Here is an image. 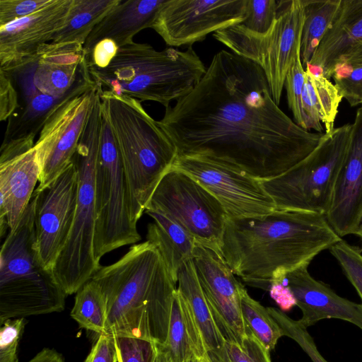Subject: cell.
I'll list each match as a JSON object with an SVG mask.
<instances>
[{
    "instance_id": "6da1fadb",
    "label": "cell",
    "mask_w": 362,
    "mask_h": 362,
    "mask_svg": "<svg viewBox=\"0 0 362 362\" xmlns=\"http://www.w3.org/2000/svg\"><path fill=\"white\" fill-rule=\"evenodd\" d=\"M178 156L206 158L259 180L308 156L323 133L298 126L275 103L263 69L230 51L216 53L197 85L159 121Z\"/></svg>"
},
{
    "instance_id": "7a4b0ae2",
    "label": "cell",
    "mask_w": 362,
    "mask_h": 362,
    "mask_svg": "<svg viewBox=\"0 0 362 362\" xmlns=\"http://www.w3.org/2000/svg\"><path fill=\"white\" fill-rule=\"evenodd\" d=\"M325 215L286 210L228 218L221 256L247 284L269 291L273 280L308 266L340 241Z\"/></svg>"
},
{
    "instance_id": "3957f363",
    "label": "cell",
    "mask_w": 362,
    "mask_h": 362,
    "mask_svg": "<svg viewBox=\"0 0 362 362\" xmlns=\"http://www.w3.org/2000/svg\"><path fill=\"white\" fill-rule=\"evenodd\" d=\"M106 303L105 334L165 342L176 283L150 242L134 244L118 261L91 278Z\"/></svg>"
},
{
    "instance_id": "277c9868",
    "label": "cell",
    "mask_w": 362,
    "mask_h": 362,
    "mask_svg": "<svg viewBox=\"0 0 362 362\" xmlns=\"http://www.w3.org/2000/svg\"><path fill=\"white\" fill-rule=\"evenodd\" d=\"M88 67L103 90L155 101L165 108L190 92L206 71L192 46L186 50L170 47L158 51L149 44L134 41L119 47L107 66Z\"/></svg>"
},
{
    "instance_id": "5b68a950",
    "label": "cell",
    "mask_w": 362,
    "mask_h": 362,
    "mask_svg": "<svg viewBox=\"0 0 362 362\" xmlns=\"http://www.w3.org/2000/svg\"><path fill=\"white\" fill-rule=\"evenodd\" d=\"M100 98L120 153L132 217L137 223L157 185L172 168L177 151L159 121L147 113L141 101L101 88Z\"/></svg>"
},
{
    "instance_id": "8992f818",
    "label": "cell",
    "mask_w": 362,
    "mask_h": 362,
    "mask_svg": "<svg viewBox=\"0 0 362 362\" xmlns=\"http://www.w3.org/2000/svg\"><path fill=\"white\" fill-rule=\"evenodd\" d=\"M66 296L52 272L40 259L31 198L1 248L0 324L8 319L61 312Z\"/></svg>"
},
{
    "instance_id": "52a82bcc",
    "label": "cell",
    "mask_w": 362,
    "mask_h": 362,
    "mask_svg": "<svg viewBox=\"0 0 362 362\" xmlns=\"http://www.w3.org/2000/svg\"><path fill=\"white\" fill-rule=\"evenodd\" d=\"M98 88L85 122L72 161L78 174V193L73 227L52 269L66 296L77 291L101 266L95 257L96 221L95 174L103 124Z\"/></svg>"
},
{
    "instance_id": "ba28073f",
    "label": "cell",
    "mask_w": 362,
    "mask_h": 362,
    "mask_svg": "<svg viewBox=\"0 0 362 362\" xmlns=\"http://www.w3.org/2000/svg\"><path fill=\"white\" fill-rule=\"evenodd\" d=\"M351 132V124L324 132L317 146L300 163L281 175L259 180L276 210L326 216Z\"/></svg>"
},
{
    "instance_id": "9c48e42d",
    "label": "cell",
    "mask_w": 362,
    "mask_h": 362,
    "mask_svg": "<svg viewBox=\"0 0 362 362\" xmlns=\"http://www.w3.org/2000/svg\"><path fill=\"white\" fill-rule=\"evenodd\" d=\"M96 221L94 253L105 254L141 240L132 214L131 197L120 153L103 110L95 174Z\"/></svg>"
},
{
    "instance_id": "30bf717a",
    "label": "cell",
    "mask_w": 362,
    "mask_h": 362,
    "mask_svg": "<svg viewBox=\"0 0 362 362\" xmlns=\"http://www.w3.org/2000/svg\"><path fill=\"white\" fill-rule=\"evenodd\" d=\"M303 22V0L279 1L276 20L267 35H248L230 25L216 31L214 37L263 69L279 105L286 74L300 50Z\"/></svg>"
},
{
    "instance_id": "8fae6325",
    "label": "cell",
    "mask_w": 362,
    "mask_h": 362,
    "mask_svg": "<svg viewBox=\"0 0 362 362\" xmlns=\"http://www.w3.org/2000/svg\"><path fill=\"white\" fill-rule=\"evenodd\" d=\"M146 210L168 215L197 243L221 255L226 212L220 202L188 174L172 168L157 185Z\"/></svg>"
},
{
    "instance_id": "7c38bea8",
    "label": "cell",
    "mask_w": 362,
    "mask_h": 362,
    "mask_svg": "<svg viewBox=\"0 0 362 362\" xmlns=\"http://www.w3.org/2000/svg\"><path fill=\"white\" fill-rule=\"evenodd\" d=\"M247 13V0H165L151 28L171 47H191L243 21Z\"/></svg>"
},
{
    "instance_id": "4fadbf2b",
    "label": "cell",
    "mask_w": 362,
    "mask_h": 362,
    "mask_svg": "<svg viewBox=\"0 0 362 362\" xmlns=\"http://www.w3.org/2000/svg\"><path fill=\"white\" fill-rule=\"evenodd\" d=\"M97 89L95 82L69 96L47 118L35 143L40 165L35 191L47 187L71 163Z\"/></svg>"
},
{
    "instance_id": "5bb4252c",
    "label": "cell",
    "mask_w": 362,
    "mask_h": 362,
    "mask_svg": "<svg viewBox=\"0 0 362 362\" xmlns=\"http://www.w3.org/2000/svg\"><path fill=\"white\" fill-rule=\"evenodd\" d=\"M172 168L188 174L208 189L220 202L228 218L251 217L276 210L259 180L224 165L177 156Z\"/></svg>"
},
{
    "instance_id": "9a60e30c",
    "label": "cell",
    "mask_w": 362,
    "mask_h": 362,
    "mask_svg": "<svg viewBox=\"0 0 362 362\" xmlns=\"http://www.w3.org/2000/svg\"><path fill=\"white\" fill-rule=\"evenodd\" d=\"M78 174L73 161L49 185L35 191L36 244L42 265L52 269L71 233L76 206Z\"/></svg>"
},
{
    "instance_id": "2e32d148",
    "label": "cell",
    "mask_w": 362,
    "mask_h": 362,
    "mask_svg": "<svg viewBox=\"0 0 362 362\" xmlns=\"http://www.w3.org/2000/svg\"><path fill=\"white\" fill-rule=\"evenodd\" d=\"M192 260L213 318L223 336L243 346L247 334L241 309L244 286L223 257L209 248L197 243Z\"/></svg>"
},
{
    "instance_id": "e0dca14e",
    "label": "cell",
    "mask_w": 362,
    "mask_h": 362,
    "mask_svg": "<svg viewBox=\"0 0 362 362\" xmlns=\"http://www.w3.org/2000/svg\"><path fill=\"white\" fill-rule=\"evenodd\" d=\"M35 136L3 142L0 156V235L13 232L40 176Z\"/></svg>"
},
{
    "instance_id": "ac0fdd59",
    "label": "cell",
    "mask_w": 362,
    "mask_h": 362,
    "mask_svg": "<svg viewBox=\"0 0 362 362\" xmlns=\"http://www.w3.org/2000/svg\"><path fill=\"white\" fill-rule=\"evenodd\" d=\"M73 0H54L46 7L0 26V70L12 75L37 59L66 23Z\"/></svg>"
},
{
    "instance_id": "d6986e66",
    "label": "cell",
    "mask_w": 362,
    "mask_h": 362,
    "mask_svg": "<svg viewBox=\"0 0 362 362\" xmlns=\"http://www.w3.org/2000/svg\"><path fill=\"white\" fill-rule=\"evenodd\" d=\"M326 218L339 237L356 235L362 219V106L351 124L349 148Z\"/></svg>"
},
{
    "instance_id": "ffe728a7",
    "label": "cell",
    "mask_w": 362,
    "mask_h": 362,
    "mask_svg": "<svg viewBox=\"0 0 362 362\" xmlns=\"http://www.w3.org/2000/svg\"><path fill=\"white\" fill-rule=\"evenodd\" d=\"M283 281L291 291L302 311L299 322L305 328L324 319H339L362 329V303H356L337 295L328 285L315 279L308 266L287 273Z\"/></svg>"
},
{
    "instance_id": "44dd1931",
    "label": "cell",
    "mask_w": 362,
    "mask_h": 362,
    "mask_svg": "<svg viewBox=\"0 0 362 362\" xmlns=\"http://www.w3.org/2000/svg\"><path fill=\"white\" fill-rule=\"evenodd\" d=\"M86 62L83 45L46 43L37 53L34 86L42 93L54 97L64 95L76 83Z\"/></svg>"
},
{
    "instance_id": "7402d4cb",
    "label": "cell",
    "mask_w": 362,
    "mask_h": 362,
    "mask_svg": "<svg viewBox=\"0 0 362 362\" xmlns=\"http://www.w3.org/2000/svg\"><path fill=\"white\" fill-rule=\"evenodd\" d=\"M165 0H119L94 27L84 45L86 57L103 40H112L118 47L133 42L139 31L151 28L156 13Z\"/></svg>"
},
{
    "instance_id": "603a6c76",
    "label": "cell",
    "mask_w": 362,
    "mask_h": 362,
    "mask_svg": "<svg viewBox=\"0 0 362 362\" xmlns=\"http://www.w3.org/2000/svg\"><path fill=\"white\" fill-rule=\"evenodd\" d=\"M360 42H362V0H341L331 27L305 66L329 79L340 57Z\"/></svg>"
},
{
    "instance_id": "cb8c5ba5",
    "label": "cell",
    "mask_w": 362,
    "mask_h": 362,
    "mask_svg": "<svg viewBox=\"0 0 362 362\" xmlns=\"http://www.w3.org/2000/svg\"><path fill=\"white\" fill-rule=\"evenodd\" d=\"M159 346L170 362H185L208 355L193 311L177 288L173 295L167 338L164 344Z\"/></svg>"
},
{
    "instance_id": "d4e9b609",
    "label": "cell",
    "mask_w": 362,
    "mask_h": 362,
    "mask_svg": "<svg viewBox=\"0 0 362 362\" xmlns=\"http://www.w3.org/2000/svg\"><path fill=\"white\" fill-rule=\"evenodd\" d=\"M87 62L74 86L65 95L54 97L37 90L25 99L24 104L8 119L3 142L11 139L36 136L54 108L64 100L94 83Z\"/></svg>"
},
{
    "instance_id": "484cf974",
    "label": "cell",
    "mask_w": 362,
    "mask_h": 362,
    "mask_svg": "<svg viewBox=\"0 0 362 362\" xmlns=\"http://www.w3.org/2000/svg\"><path fill=\"white\" fill-rule=\"evenodd\" d=\"M144 213L153 219L148 225L146 240L158 249L170 275L177 283L178 272L184 263L193 259L197 242L168 215L152 210Z\"/></svg>"
},
{
    "instance_id": "4316f807",
    "label": "cell",
    "mask_w": 362,
    "mask_h": 362,
    "mask_svg": "<svg viewBox=\"0 0 362 362\" xmlns=\"http://www.w3.org/2000/svg\"><path fill=\"white\" fill-rule=\"evenodd\" d=\"M305 82L302 93V108L304 113L305 129H315L323 133L334 128L338 108L343 98L339 90L322 73L305 68Z\"/></svg>"
},
{
    "instance_id": "83f0119b",
    "label": "cell",
    "mask_w": 362,
    "mask_h": 362,
    "mask_svg": "<svg viewBox=\"0 0 362 362\" xmlns=\"http://www.w3.org/2000/svg\"><path fill=\"white\" fill-rule=\"evenodd\" d=\"M177 289L187 299L193 311L207 352L218 349L226 339L213 318L192 259L188 260L180 267L177 274Z\"/></svg>"
},
{
    "instance_id": "f1b7e54d",
    "label": "cell",
    "mask_w": 362,
    "mask_h": 362,
    "mask_svg": "<svg viewBox=\"0 0 362 362\" xmlns=\"http://www.w3.org/2000/svg\"><path fill=\"white\" fill-rule=\"evenodd\" d=\"M119 0H73L64 25L54 35L56 44L84 45L94 27Z\"/></svg>"
},
{
    "instance_id": "f546056e",
    "label": "cell",
    "mask_w": 362,
    "mask_h": 362,
    "mask_svg": "<svg viewBox=\"0 0 362 362\" xmlns=\"http://www.w3.org/2000/svg\"><path fill=\"white\" fill-rule=\"evenodd\" d=\"M341 0H303L304 22L300 40L303 67L310 62L340 8Z\"/></svg>"
},
{
    "instance_id": "4dcf8cb0",
    "label": "cell",
    "mask_w": 362,
    "mask_h": 362,
    "mask_svg": "<svg viewBox=\"0 0 362 362\" xmlns=\"http://www.w3.org/2000/svg\"><path fill=\"white\" fill-rule=\"evenodd\" d=\"M71 317L81 328L105 334L107 307L100 286L93 280L87 281L76 293Z\"/></svg>"
},
{
    "instance_id": "1f68e13d",
    "label": "cell",
    "mask_w": 362,
    "mask_h": 362,
    "mask_svg": "<svg viewBox=\"0 0 362 362\" xmlns=\"http://www.w3.org/2000/svg\"><path fill=\"white\" fill-rule=\"evenodd\" d=\"M241 309L246 326L269 352L272 351L284 336L282 331L267 308L253 299L245 286L241 291Z\"/></svg>"
},
{
    "instance_id": "d6a6232c",
    "label": "cell",
    "mask_w": 362,
    "mask_h": 362,
    "mask_svg": "<svg viewBox=\"0 0 362 362\" xmlns=\"http://www.w3.org/2000/svg\"><path fill=\"white\" fill-rule=\"evenodd\" d=\"M243 346L225 340L218 349L208 352L212 362H272L269 351L247 327Z\"/></svg>"
},
{
    "instance_id": "836d02e7",
    "label": "cell",
    "mask_w": 362,
    "mask_h": 362,
    "mask_svg": "<svg viewBox=\"0 0 362 362\" xmlns=\"http://www.w3.org/2000/svg\"><path fill=\"white\" fill-rule=\"evenodd\" d=\"M278 6L279 1L275 0H247L245 18L232 26L248 35L264 36L271 30L276 20Z\"/></svg>"
},
{
    "instance_id": "e575fe53",
    "label": "cell",
    "mask_w": 362,
    "mask_h": 362,
    "mask_svg": "<svg viewBox=\"0 0 362 362\" xmlns=\"http://www.w3.org/2000/svg\"><path fill=\"white\" fill-rule=\"evenodd\" d=\"M267 310L280 327L283 335L294 340L313 362H328L319 352L307 328L298 320L291 319L284 312L277 308L268 307Z\"/></svg>"
},
{
    "instance_id": "d590c367",
    "label": "cell",
    "mask_w": 362,
    "mask_h": 362,
    "mask_svg": "<svg viewBox=\"0 0 362 362\" xmlns=\"http://www.w3.org/2000/svg\"><path fill=\"white\" fill-rule=\"evenodd\" d=\"M305 68L300 58V50L298 52L290 67L284 82L288 105L292 112L293 121L305 129L304 113L302 108V93L305 82Z\"/></svg>"
},
{
    "instance_id": "8d00e7d4",
    "label": "cell",
    "mask_w": 362,
    "mask_h": 362,
    "mask_svg": "<svg viewBox=\"0 0 362 362\" xmlns=\"http://www.w3.org/2000/svg\"><path fill=\"white\" fill-rule=\"evenodd\" d=\"M329 250L362 300V254L361 251L342 239L334 245Z\"/></svg>"
},
{
    "instance_id": "74e56055",
    "label": "cell",
    "mask_w": 362,
    "mask_h": 362,
    "mask_svg": "<svg viewBox=\"0 0 362 362\" xmlns=\"http://www.w3.org/2000/svg\"><path fill=\"white\" fill-rule=\"evenodd\" d=\"M332 78L342 98L351 107L362 105V66L337 64Z\"/></svg>"
},
{
    "instance_id": "f35d334b",
    "label": "cell",
    "mask_w": 362,
    "mask_h": 362,
    "mask_svg": "<svg viewBox=\"0 0 362 362\" xmlns=\"http://www.w3.org/2000/svg\"><path fill=\"white\" fill-rule=\"evenodd\" d=\"M25 324V317H21L6 320L1 325L0 362H18V345Z\"/></svg>"
},
{
    "instance_id": "ab89813d",
    "label": "cell",
    "mask_w": 362,
    "mask_h": 362,
    "mask_svg": "<svg viewBox=\"0 0 362 362\" xmlns=\"http://www.w3.org/2000/svg\"><path fill=\"white\" fill-rule=\"evenodd\" d=\"M115 341L117 362H152L153 343L131 337H115Z\"/></svg>"
},
{
    "instance_id": "60d3db41",
    "label": "cell",
    "mask_w": 362,
    "mask_h": 362,
    "mask_svg": "<svg viewBox=\"0 0 362 362\" xmlns=\"http://www.w3.org/2000/svg\"><path fill=\"white\" fill-rule=\"evenodd\" d=\"M54 0H0V26L21 19L51 4Z\"/></svg>"
},
{
    "instance_id": "b9f144b4",
    "label": "cell",
    "mask_w": 362,
    "mask_h": 362,
    "mask_svg": "<svg viewBox=\"0 0 362 362\" xmlns=\"http://www.w3.org/2000/svg\"><path fill=\"white\" fill-rule=\"evenodd\" d=\"M13 76L0 70V120L8 119L20 107Z\"/></svg>"
},
{
    "instance_id": "7bdbcfd3",
    "label": "cell",
    "mask_w": 362,
    "mask_h": 362,
    "mask_svg": "<svg viewBox=\"0 0 362 362\" xmlns=\"http://www.w3.org/2000/svg\"><path fill=\"white\" fill-rule=\"evenodd\" d=\"M84 362H117L115 337L99 335Z\"/></svg>"
},
{
    "instance_id": "ee69618b",
    "label": "cell",
    "mask_w": 362,
    "mask_h": 362,
    "mask_svg": "<svg viewBox=\"0 0 362 362\" xmlns=\"http://www.w3.org/2000/svg\"><path fill=\"white\" fill-rule=\"evenodd\" d=\"M119 47L111 40H103L93 48L86 57L88 66L104 68L107 66L116 55Z\"/></svg>"
},
{
    "instance_id": "f6af8a7d",
    "label": "cell",
    "mask_w": 362,
    "mask_h": 362,
    "mask_svg": "<svg viewBox=\"0 0 362 362\" xmlns=\"http://www.w3.org/2000/svg\"><path fill=\"white\" fill-rule=\"evenodd\" d=\"M282 278L273 280L271 282L269 292L280 310L286 312L296 305V303L291 291L283 281Z\"/></svg>"
},
{
    "instance_id": "bcb514c9",
    "label": "cell",
    "mask_w": 362,
    "mask_h": 362,
    "mask_svg": "<svg viewBox=\"0 0 362 362\" xmlns=\"http://www.w3.org/2000/svg\"><path fill=\"white\" fill-rule=\"evenodd\" d=\"M340 64L354 66H362V42L355 45L349 52L342 55L336 66Z\"/></svg>"
},
{
    "instance_id": "7dc6e473",
    "label": "cell",
    "mask_w": 362,
    "mask_h": 362,
    "mask_svg": "<svg viewBox=\"0 0 362 362\" xmlns=\"http://www.w3.org/2000/svg\"><path fill=\"white\" fill-rule=\"evenodd\" d=\"M28 362H64L62 355L57 351L45 348Z\"/></svg>"
},
{
    "instance_id": "c3c4849f",
    "label": "cell",
    "mask_w": 362,
    "mask_h": 362,
    "mask_svg": "<svg viewBox=\"0 0 362 362\" xmlns=\"http://www.w3.org/2000/svg\"><path fill=\"white\" fill-rule=\"evenodd\" d=\"M356 235L358 236L361 238V243H362V219L361 221L360 226H359L358 229L356 233ZM360 251H362V244H361V248Z\"/></svg>"
},
{
    "instance_id": "681fc988",
    "label": "cell",
    "mask_w": 362,
    "mask_h": 362,
    "mask_svg": "<svg viewBox=\"0 0 362 362\" xmlns=\"http://www.w3.org/2000/svg\"><path fill=\"white\" fill-rule=\"evenodd\" d=\"M203 359H204V358H199L194 357V358H191V359H189V360H188V361H187L185 362H204Z\"/></svg>"
},
{
    "instance_id": "f907efd6",
    "label": "cell",
    "mask_w": 362,
    "mask_h": 362,
    "mask_svg": "<svg viewBox=\"0 0 362 362\" xmlns=\"http://www.w3.org/2000/svg\"><path fill=\"white\" fill-rule=\"evenodd\" d=\"M203 361H204V362H212V361L210 360V358H209V356H208V355H207L206 357H204V358Z\"/></svg>"
}]
</instances>
